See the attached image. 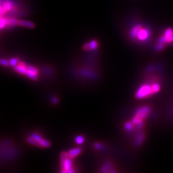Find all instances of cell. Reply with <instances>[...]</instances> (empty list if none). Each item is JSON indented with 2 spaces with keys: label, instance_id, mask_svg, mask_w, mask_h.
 Returning <instances> with one entry per match:
<instances>
[{
  "label": "cell",
  "instance_id": "15",
  "mask_svg": "<svg viewBox=\"0 0 173 173\" xmlns=\"http://www.w3.org/2000/svg\"><path fill=\"white\" fill-rule=\"evenodd\" d=\"M9 63L10 65L11 66H13V67H15L17 63H18V60H17V58H12L10 61H9Z\"/></svg>",
  "mask_w": 173,
  "mask_h": 173
},
{
  "label": "cell",
  "instance_id": "16",
  "mask_svg": "<svg viewBox=\"0 0 173 173\" xmlns=\"http://www.w3.org/2000/svg\"><path fill=\"white\" fill-rule=\"evenodd\" d=\"M125 129L128 131H130L133 128V123L130 122H127L125 124Z\"/></svg>",
  "mask_w": 173,
  "mask_h": 173
},
{
  "label": "cell",
  "instance_id": "13",
  "mask_svg": "<svg viewBox=\"0 0 173 173\" xmlns=\"http://www.w3.org/2000/svg\"><path fill=\"white\" fill-rule=\"evenodd\" d=\"M101 171L102 172H115L114 171L112 170V165L110 163V162H107V164H106L104 166H103V167L101 168Z\"/></svg>",
  "mask_w": 173,
  "mask_h": 173
},
{
  "label": "cell",
  "instance_id": "3",
  "mask_svg": "<svg viewBox=\"0 0 173 173\" xmlns=\"http://www.w3.org/2000/svg\"><path fill=\"white\" fill-rule=\"evenodd\" d=\"M150 112V108L148 107H142L139 109L132 119V123L133 125H137V128H141L144 125L143 121L146 118Z\"/></svg>",
  "mask_w": 173,
  "mask_h": 173
},
{
  "label": "cell",
  "instance_id": "7",
  "mask_svg": "<svg viewBox=\"0 0 173 173\" xmlns=\"http://www.w3.org/2000/svg\"><path fill=\"white\" fill-rule=\"evenodd\" d=\"M26 75L33 80H37L38 70L32 65H27V71Z\"/></svg>",
  "mask_w": 173,
  "mask_h": 173
},
{
  "label": "cell",
  "instance_id": "4",
  "mask_svg": "<svg viewBox=\"0 0 173 173\" xmlns=\"http://www.w3.org/2000/svg\"><path fill=\"white\" fill-rule=\"evenodd\" d=\"M73 158L68 156V153L63 151L61 156V165L62 172H73Z\"/></svg>",
  "mask_w": 173,
  "mask_h": 173
},
{
  "label": "cell",
  "instance_id": "6",
  "mask_svg": "<svg viewBox=\"0 0 173 173\" xmlns=\"http://www.w3.org/2000/svg\"><path fill=\"white\" fill-rule=\"evenodd\" d=\"M150 36V30L146 28L140 27L139 31H138V33L137 35V37L135 38H137L138 41L144 42L149 39Z\"/></svg>",
  "mask_w": 173,
  "mask_h": 173
},
{
  "label": "cell",
  "instance_id": "14",
  "mask_svg": "<svg viewBox=\"0 0 173 173\" xmlns=\"http://www.w3.org/2000/svg\"><path fill=\"white\" fill-rule=\"evenodd\" d=\"M75 141L78 144H82L84 142V137L82 135L77 136L75 139Z\"/></svg>",
  "mask_w": 173,
  "mask_h": 173
},
{
  "label": "cell",
  "instance_id": "8",
  "mask_svg": "<svg viewBox=\"0 0 173 173\" xmlns=\"http://www.w3.org/2000/svg\"><path fill=\"white\" fill-rule=\"evenodd\" d=\"M14 69L16 72L23 75H26L27 71V65L23 62H21L14 67Z\"/></svg>",
  "mask_w": 173,
  "mask_h": 173
},
{
  "label": "cell",
  "instance_id": "10",
  "mask_svg": "<svg viewBox=\"0 0 173 173\" xmlns=\"http://www.w3.org/2000/svg\"><path fill=\"white\" fill-rule=\"evenodd\" d=\"M82 150L81 149L80 147H75V148H73V149L70 150L68 153V156L71 158H74L76 157L77 156H78V155L82 153Z\"/></svg>",
  "mask_w": 173,
  "mask_h": 173
},
{
  "label": "cell",
  "instance_id": "19",
  "mask_svg": "<svg viewBox=\"0 0 173 173\" xmlns=\"http://www.w3.org/2000/svg\"><path fill=\"white\" fill-rule=\"evenodd\" d=\"M52 102L53 103H55V104H56V103H58V100H57V98H52Z\"/></svg>",
  "mask_w": 173,
  "mask_h": 173
},
{
  "label": "cell",
  "instance_id": "11",
  "mask_svg": "<svg viewBox=\"0 0 173 173\" xmlns=\"http://www.w3.org/2000/svg\"><path fill=\"white\" fill-rule=\"evenodd\" d=\"M19 25L21 26L29 28H33L35 27V24L32 22L28 21H19Z\"/></svg>",
  "mask_w": 173,
  "mask_h": 173
},
{
  "label": "cell",
  "instance_id": "12",
  "mask_svg": "<svg viewBox=\"0 0 173 173\" xmlns=\"http://www.w3.org/2000/svg\"><path fill=\"white\" fill-rule=\"evenodd\" d=\"M1 12H2L3 10H4L5 12H8V11H10V10H11L12 9V3L10 1L6 0V1H5V2L4 3V8H3V7L1 6Z\"/></svg>",
  "mask_w": 173,
  "mask_h": 173
},
{
  "label": "cell",
  "instance_id": "9",
  "mask_svg": "<svg viewBox=\"0 0 173 173\" xmlns=\"http://www.w3.org/2000/svg\"><path fill=\"white\" fill-rule=\"evenodd\" d=\"M98 43L96 40H93L84 45L83 49L85 50H94L98 48Z\"/></svg>",
  "mask_w": 173,
  "mask_h": 173
},
{
  "label": "cell",
  "instance_id": "17",
  "mask_svg": "<svg viewBox=\"0 0 173 173\" xmlns=\"http://www.w3.org/2000/svg\"><path fill=\"white\" fill-rule=\"evenodd\" d=\"M0 62H1V64L3 66H8L9 65V62L6 61V60H3V59H1V61H0Z\"/></svg>",
  "mask_w": 173,
  "mask_h": 173
},
{
  "label": "cell",
  "instance_id": "1",
  "mask_svg": "<svg viewBox=\"0 0 173 173\" xmlns=\"http://www.w3.org/2000/svg\"><path fill=\"white\" fill-rule=\"evenodd\" d=\"M160 90V85L157 83L145 84L141 86L136 93V97L142 99L151 96Z\"/></svg>",
  "mask_w": 173,
  "mask_h": 173
},
{
  "label": "cell",
  "instance_id": "18",
  "mask_svg": "<svg viewBox=\"0 0 173 173\" xmlns=\"http://www.w3.org/2000/svg\"><path fill=\"white\" fill-rule=\"evenodd\" d=\"M94 147L97 150H101L103 149V146H102L100 143H96L94 144Z\"/></svg>",
  "mask_w": 173,
  "mask_h": 173
},
{
  "label": "cell",
  "instance_id": "5",
  "mask_svg": "<svg viewBox=\"0 0 173 173\" xmlns=\"http://www.w3.org/2000/svg\"><path fill=\"white\" fill-rule=\"evenodd\" d=\"M159 42V44L158 45V49L163 48L165 44L173 43V30L171 28L165 30L163 36L160 38Z\"/></svg>",
  "mask_w": 173,
  "mask_h": 173
},
{
  "label": "cell",
  "instance_id": "2",
  "mask_svg": "<svg viewBox=\"0 0 173 173\" xmlns=\"http://www.w3.org/2000/svg\"><path fill=\"white\" fill-rule=\"evenodd\" d=\"M26 140L28 143L37 147H49L51 146L49 141L42 138L39 134L36 133H31L29 137H28Z\"/></svg>",
  "mask_w": 173,
  "mask_h": 173
}]
</instances>
